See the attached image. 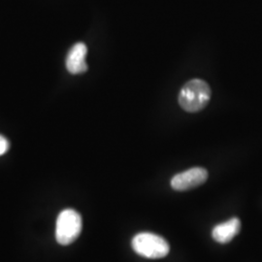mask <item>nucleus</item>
Here are the masks:
<instances>
[{
	"mask_svg": "<svg viewBox=\"0 0 262 262\" xmlns=\"http://www.w3.org/2000/svg\"><path fill=\"white\" fill-rule=\"evenodd\" d=\"M212 92L205 81L194 79L185 84L179 94V103L187 112L196 113L206 107Z\"/></svg>",
	"mask_w": 262,
	"mask_h": 262,
	"instance_id": "1",
	"label": "nucleus"
},
{
	"mask_svg": "<svg viewBox=\"0 0 262 262\" xmlns=\"http://www.w3.org/2000/svg\"><path fill=\"white\" fill-rule=\"evenodd\" d=\"M82 231V217L73 209L63 210L56 220V239L57 243L67 246L73 243Z\"/></svg>",
	"mask_w": 262,
	"mask_h": 262,
	"instance_id": "2",
	"label": "nucleus"
},
{
	"mask_svg": "<svg viewBox=\"0 0 262 262\" xmlns=\"http://www.w3.org/2000/svg\"><path fill=\"white\" fill-rule=\"evenodd\" d=\"M132 248L141 256L152 259L166 256L170 250L164 238L150 232L136 235L132 240Z\"/></svg>",
	"mask_w": 262,
	"mask_h": 262,
	"instance_id": "3",
	"label": "nucleus"
},
{
	"mask_svg": "<svg viewBox=\"0 0 262 262\" xmlns=\"http://www.w3.org/2000/svg\"><path fill=\"white\" fill-rule=\"evenodd\" d=\"M207 178L208 172L206 169L194 167L175 175L171 180V187L178 191L188 190L203 185Z\"/></svg>",
	"mask_w": 262,
	"mask_h": 262,
	"instance_id": "4",
	"label": "nucleus"
},
{
	"mask_svg": "<svg viewBox=\"0 0 262 262\" xmlns=\"http://www.w3.org/2000/svg\"><path fill=\"white\" fill-rule=\"evenodd\" d=\"M88 54V48L84 43H76L71 48L66 56V68L73 74H82L88 70V64L85 62V56Z\"/></svg>",
	"mask_w": 262,
	"mask_h": 262,
	"instance_id": "5",
	"label": "nucleus"
},
{
	"mask_svg": "<svg viewBox=\"0 0 262 262\" xmlns=\"http://www.w3.org/2000/svg\"><path fill=\"white\" fill-rule=\"evenodd\" d=\"M241 228V222L239 219L233 217L224 224L215 225L213 229V238L219 243L225 244L230 242Z\"/></svg>",
	"mask_w": 262,
	"mask_h": 262,
	"instance_id": "6",
	"label": "nucleus"
},
{
	"mask_svg": "<svg viewBox=\"0 0 262 262\" xmlns=\"http://www.w3.org/2000/svg\"><path fill=\"white\" fill-rule=\"evenodd\" d=\"M9 150V142L8 140L0 135V156H3L6 154V151Z\"/></svg>",
	"mask_w": 262,
	"mask_h": 262,
	"instance_id": "7",
	"label": "nucleus"
}]
</instances>
